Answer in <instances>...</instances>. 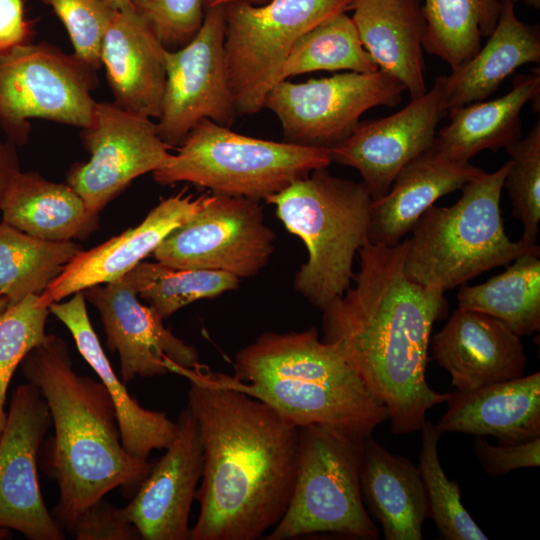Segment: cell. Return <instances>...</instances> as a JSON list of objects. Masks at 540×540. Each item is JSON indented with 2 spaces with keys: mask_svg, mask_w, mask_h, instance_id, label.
<instances>
[{
  "mask_svg": "<svg viewBox=\"0 0 540 540\" xmlns=\"http://www.w3.org/2000/svg\"><path fill=\"white\" fill-rule=\"evenodd\" d=\"M203 447L200 503L190 540H256L284 515L294 488L299 428L201 364L177 370Z\"/></svg>",
  "mask_w": 540,
  "mask_h": 540,
  "instance_id": "obj_1",
  "label": "cell"
},
{
  "mask_svg": "<svg viewBox=\"0 0 540 540\" xmlns=\"http://www.w3.org/2000/svg\"><path fill=\"white\" fill-rule=\"evenodd\" d=\"M407 246L408 238L393 246L366 242L355 286L322 310V340L387 408L394 434L420 431L427 411L450 396L426 381L432 327L448 304L444 292L407 277Z\"/></svg>",
  "mask_w": 540,
  "mask_h": 540,
  "instance_id": "obj_2",
  "label": "cell"
},
{
  "mask_svg": "<svg viewBox=\"0 0 540 540\" xmlns=\"http://www.w3.org/2000/svg\"><path fill=\"white\" fill-rule=\"evenodd\" d=\"M20 365L53 422L50 465L59 489L54 513L71 531L79 515L108 492L118 487L136 492L154 462L124 449L110 395L101 382L73 369L63 338L47 334Z\"/></svg>",
  "mask_w": 540,
  "mask_h": 540,
  "instance_id": "obj_3",
  "label": "cell"
},
{
  "mask_svg": "<svg viewBox=\"0 0 540 540\" xmlns=\"http://www.w3.org/2000/svg\"><path fill=\"white\" fill-rule=\"evenodd\" d=\"M232 378L238 389L298 428L318 424L365 439L389 416L315 327L261 334L236 353Z\"/></svg>",
  "mask_w": 540,
  "mask_h": 540,
  "instance_id": "obj_4",
  "label": "cell"
},
{
  "mask_svg": "<svg viewBox=\"0 0 540 540\" xmlns=\"http://www.w3.org/2000/svg\"><path fill=\"white\" fill-rule=\"evenodd\" d=\"M265 201L307 249L308 258L294 276L295 291L323 310L350 287L355 255L368 242L369 190L363 182L320 168Z\"/></svg>",
  "mask_w": 540,
  "mask_h": 540,
  "instance_id": "obj_5",
  "label": "cell"
},
{
  "mask_svg": "<svg viewBox=\"0 0 540 540\" xmlns=\"http://www.w3.org/2000/svg\"><path fill=\"white\" fill-rule=\"evenodd\" d=\"M505 162L465 184L451 206H431L411 230L404 270L407 277L442 292L465 284L519 256L540 252L537 244L512 241L500 211Z\"/></svg>",
  "mask_w": 540,
  "mask_h": 540,
  "instance_id": "obj_6",
  "label": "cell"
},
{
  "mask_svg": "<svg viewBox=\"0 0 540 540\" xmlns=\"http://www.w3.org/2000/svg\"><path fill=\"white\" fill-rule=\"evenodd\" d=\"M331 162L327 148L249 137L203 119L152 174L161 185L188 182L260 201Z\"/></svg>",
  "mask_w": 540,
  "mask_h": 540,
  "instance_id": "obj_7",
  "label": "cell"
},
{
  "mask_svg": "<svg viewBox=\"0 0 540 540\" xmlns=\"http://www.w3.org/2000/svg\"><path fill=\"white\" fill-rule=\"evenodd\" d=\"M364 439L312 424L299 427L296 478L288 507L267 540L320 532L362 540L380 532L363 502L360 471Z\"/></svg>",
  "mask_w": 540,
  "mask_h": 540,
  "instance_id": "obj_8",
  "label": "cell"
},
{
  "mask_svg": "<svg viewBox=\"0 0 540 540\" xmlns=\"http://www.w3.org/2000/svg\"><path fill=\"white\" fill-rule=\"evenodd\" d=\"M352 2L269 0L225 5V61L237 115H253L264 108L295 42L326 18L349 10Z\"/></svg>",
  "mask_w": 540,
  "mask_h": 540,
  "instance_id": "obj_9",
  "label": "cell"
},
{
  "mask_svg": "<svg viewBox=\"0 0 540 540\" xmlns=\"http://www.w3.org/2000/svg\"><path fill=\"white\" fill-rule=\"evenodd\" d=\"M97 70L74 54L41 42L0 54V126L15 146L29 140L34 118L84 128L97 101Z\"/></svg>",
  "mask_w": 540,
  "mask_h": 540,
  "instance_id": "obj_10",
  "label": "cell"
},
{
  "mask_svg": "<svg viewBox=\"0 0 540 540\" xmlns=\"http://www.w3.org/2000/svg\"><path fill=\"white\" fill-rule=\"evenodd\" d=\"M404 91L397 79L380 70L348 71L299 83L279 81L264 108L280 121L284 141L330 149L353 132L363 113L397 106Z\"/></svg>",
  "mask_w": 540,
  "mask_h": 540,
  "instance_id": "obj_11",
  "label": "cell"
},
{
  "mask_svg": "<svg viewBox=\"0 0 540 540\" xmlns=\"http://www.w3.org/2000/svg\"><path fill=\"white\" fill-rule=\"evenodd\" d=\"M275 238L259 201L212 194L163 239L153 256L173 268L224 271L244 279L268 264Z\"/></svg>",
  "mask_w": 540,
  "mask_h": 540,
  "instance_id": "obj_12",
  "label": "cell"
},
{
  "mask_svg": "<svg viewBox=\"0 0 540 540\" xmlns=\"http://www.w3.org/2000/svg\"><path fill=\"white\" fill-rule=\"evenodd\" d=\"M224 6L205 10L196 35L166 51V79L158 136L179 146L203 119L231 127L237 115L229 84L225 51Z\"/></svg>",
  "mask_w": 540,
  "mask_h": 540,
  "instance_id": "obj_13",
  "label": "cell"
},
{
  "mask_svg": "<svg viewBox=\"0 0 540 540\" xmlns=\"http://www.w3.org/2000/svg\"><path fill=\"white\" fill-rule=\"evenodd\" d=\"M90 153L87 162L74 163L66 183L98 213L134 179L161 168L172 149L158 136L150 118L130 113L115 103H96L90 124L81 128Z\"/></svg>",
  "mask_w": 540,
  "mask_h": 540,
  "instance_id": "obj_14",
  "label": "cell"
},
{
  "mask_svg": "<svg viewBox=\"0 0 540 540\" xmlns=\"http://www.w3.org/2000/svg\"><path fill=\"white\" fill-rule=\"evenodd\" d=\"M50 422L38 388L29 382L17 386L0 435V528L31 540L65 538L45 505L38 479V451Z\"/></svg>",
  "mask_w": 540,
  "mask_h": 540,
  "instance_id": "obj_15",
  "label": "cell"
},
{
  "mask_svg": "<svg viewBox=\"0 0 540 540\" xmlns=\"http://www.w3.org/2000/svg\"><path fill=\"white\" fill-rule=\"evenodd\" d=\"M446 114L439 83L387 117L359 122L329 149L331 161L356 169L373 201L384 196L398 173L428 150Z\"/></svg>",
  "mask_w": 540,
  "mask_h": 540,
  "instance_id": "obj_16",
  "label": "cell"
},
{
  "mask_svg": "<svg viewBox=\"0 0 540 540\" xmlns=\"http://www.w3.org/2000/svg\"><path fill=\"white\" fill-rule=\"evenodd\" d=\"M83 293L100 315L107 347L119 355L123 381L200 365L197 350L166 328L164 319L151 306L142 304L122 278L89 287Z\"/></svg>",
  "mask_w": 540,
  "mask_h": 540,
  "instance_id": "obj_17",
  "label": "cell"
},
{
  "mask_svg": "<svg viewBox=\"0 0 540 540\" xmlns=\"http://www.w3.org/2000/svg\"><path fill=\"white\" fill-rule=\"evenodd\" d=\"M203 470V447L196 418L187 405L175 421L165 454L154 463L123 517L145 540L190 539L189 515Z\"/></svg>",
  "mask_w": 540,
  "mask_h": 540,
  "instance_id": "obj_18",
  "label": "cell"
},
{
  "mask_svg": "<svg viewBox=\"0 0 540 540\" xmlns=\"http://www.w3.org/2000/svg\"><path fill=\"white\" fill-rule=\"evenodd\" d=\"M430 344L434 360L451 375L456 391L524 375L527 358L520 337L484 313L458 307Z\"/></svg>",
  "mask_w": 540,
  "mask_h": 540,
  "instance_id": "obj_19",
  "label": "cell"
},
{
  "mask_svg": "<svg viewBox=\"0 0 540 540\" xmlns=\"http://www.w3.org/2000/svg\"><path fill=\"white\" fill-rule=\"evenodd\" d=\"M207 199V194L194 198L181 192L162 200L136 227L76 254L40 294L41 301L49 306L78 291L123 278Z\"/></svg>",
  "mask_w": 540,
  "mask_h": 540,
  "instance_id": "obj_20",
  "label": "cell"
},
{
  "mask_svg": "<svg viewBox=\"0 0 540 540\" xmlns=\"http://www.w3.org/2000/svg\"><path fill=\"white\" fill-rule=\"evenodd\" d=\"M166 51L133 4L118 9L100 50L113 103L135 115L158 119L166 79Z\"/></svg>",
  "mask_w": 540,
  "mask_h": 540,
  "instance_id": "obj_21",
  "label": "cell"
},
{
  "mask_svg": "<svg viewBox=\"0 0 540 540\" xmlns=\"http://www.w3.org/2000/svg\"><path fill=\"white\" fill-rule=\"evenodd\" d=\"M441 433L493 436L512 444L540 437V373L450 393Z\"/></svg>",
  "mask_w": 540,
  "mask_h": 540,
  "instance_id": "obj_22",
  "label": "cell"
},
{
  "mask_svg": "<svg viewBox=\"0 0 540 540\" xmlns=\"http://www.w3.org/2000/svg\"><path fill=\"white\" fill-rule=\"evenodd\" d=\"M48 307L50 313L70 331L80 354L110 395L124 449L140 459H148L153 450L166 449L173 439L175 422L163 412L142 407L129 394L124 382L114 372L90 322L83 291Z\"/></svg>",
  "mask_w": 540,
  "mask_h": 540,
  "instance_id": "obj_23",
  "label": "cell"
},
{
  "mask_svg": "<svg viewBox=\"0 0 540 540\" xmlns=\"http://www.w3.org/2000/svg\"><path fill=\"white\" fill-rule=\"evenodd\" d=\"M484 172L469 161L445 159L430 147L398 173L384 196L372 202L368 242L400 243L439 198Z\"/></svg>",
  "mask_w": 540,
  "mask_h": 540,
  "instance_id": "obj_24",
  "label": "cell"
},
{
  "mask_svg": "<svg viewBox=\"0 0 540 540\" xmlns=\"http://www.w3.org/2000/svg\"><path fill=\"white\" fill-rule=\"evenodd\" d=\"M352 20L378 70L397 79L411 99L427 91L419 0H353Z\"/></svg>",
  "mask_w": 540,
  "mask_h": 540,
  "instance_id": "obj_25",
  "label": "cell"
},
{
  "mask_svg": "<svg viewBox=\"0 0 540 540\" xmlns=\"http://www.w3.org/2000/svg\"><path fill=\"white\" fill-rule=\"evenodd\" d=\"M488 37L469 60L449 75L436 78L446 113L485 100L517 68L540 61L539 29L517 17L513 2H502L497 24Z\"/></svg>",
  "mask_w": 540,
  "mask_h": 540,
  "instance_id": "obj_26",
  "label": "cell"
},
{
  "mask_svg": "<svg viewBox=\"0 0 540 540\" xmlns=\"http://www.w3.org/2000/svg\"><path fill=\"white\" fill-rule=\"evenodd\" d=\"M362 497L386 540H421L428 503L419 468L368 436L360 471Z\"/></svg>",
  "mask_w": 540,
  "mask_h": 540,
  "instance_id": "obj_27",
  "label": "cell"
},
{
  "mask_svg": "<svg viewBox=\"0 0 540 540\" xmlns=\"http://www.w3.org/2000/svg\"><path fill=\"white\" fill-rule=\"evenodd\" d=\"M540 70L518 75L499 98L453 108L450 122L436 133L431 148L441 157L467 162L483 150L497 151L521 138L520 113L526 103L539 107Z\"/></svg>",
  "mask_w": 540,
  "mask_h": 540,
  "instance_id": "obj_28",
  "label": "cell"
},
{
  "mask_svg": "<svg viewBox=\"0 0 540 540\" xmlns=\"http://www.w3.org/2000/svg\"><path fill=\"white\" fill-rule=\"evenodd\" d=\"M2 221L40 239L86 240L99 227V214L90 211L67 183H56L37 172L19 171L0 203Z\"/></svg>",
  "mask_w": 540,
  "mask_h": 540,
  "instance_id": "obj_29",
  "label": "cell"
},
{
  "mask_svg": "<svg viewBox=\"0 0 540 540\" xmlns=\"http://www.w3.org/2000/svg\"><path fill=\"white\" fill-rule=\"evenodd\" d=\"M540 252L523 254L486 282L462 285L458 306L492 316L519 337L540 328Z\"/></svg>",
  "mask_w": 540,
  "mask_h": 540,
  "instance_id": "obj_30",
  "label": "cell"
},
{
  "mask_svg": "<svg viewBox=\"0 0 540 540\" xmlns=\"http://www.w3.org/2000/svg\"><path fill=\"white\" fill-rule=\"evenodd\" d=\"M499 0H425L423 49L439 57L451 70L481 48V40L494 30Z\"/></svg>",
  "mask_w": 540,
  "mask_h": 540,
  "instance_id": "obj_31",
  "label": "cell"
},
{
  "mask_svg": "<svg viewBox=\"0 0 540 540\" xmlns=\"http://www.w3.org/2000/svg\"><path fill=\"white\" fill-rule=\"evenodd\" d=\"M74 241H49L0 223V294L10 304L40 295L81 251Z\"/></svg>",
  "mask_w": 540,
  "mask_h": 540,
  "instance_id": "obj_32",
  "label": "cell"
},
{
  "mask_svg": "<svg viewBox=\"0 0 540 540\" xmlns=\"http://www.w3.org/2000/svg\"><path fill=\"white\" fill-rule=\"evenodd\" d=\"M122 279L163 319L197 300L236 290L241 280L224 271L177 269L158 261H141Z\"/></svg>",
  "mask_w": 540,
  "mask_h": 540,
  "instance_id": "obj_33",
  "label": "cell"
},
{
  "mask_svg": "<svg viewBox=\"0 0 540 540\" xmlns=\"http://www.w3.org/2000/svg\"><path fill=\"white\" fill-rule=\"evenodd\" d=\"M338 70L362 73L378 70L346 12L326 18L295 42L280 81L308 72Z\"/></svg>",
  "mask_w": 540,
  "mask_h": 540,
  "instance_id": "obj_34",
  "label": "cell"
},
{
  "mask_svg": "<svg viewBox=\"0 0 540 540\" xmlns=\"http://www.w3.org/2000/svg\"><path fill=\"white\" fill-rule=\"evenodd\" d=\"M419 471L424 484L428 517L434 521L441 537L446 540H487L461 502L460 486L446 476L438 456L442 434L437 425L425 420L421 429Z\"/></svg>",
  "mask_w": 540,
  "mask_h": 540,
  "instance_id": "obj_35",
  "label": "cell"
},
{
  "mask_svg": "<svg viewBox=\"0 0 540 540\" xmlns=\"http://www.w3.org/2000/svg\"><path fill=\"white\" fill-rule=\"evenodd\" d=\"M49 313L40 295L33 294L9 304L0 314V435L7 416L5 402L10 381L25 356L45 340Z\"/></svg>",
  "mask_w": 540,
  "mask_h": 540,
  "instance_id": "obj_36",
  "label": "cell"
},
{
  "mask_svg": "<svg viewBox=\"0 0 540 540\" xmlns=\"http://www.w3.org/2000/svg\"><path fill=\"white\" fill-rule=\"evenodd\" d=\"M505 149L510 159L503 188L511 200L512 216L523 225L520 240L535 245L540 223V122Z\"/></svg>",
  "mask_w": 540,
  "mask_h": 540,
  "instance_id": "obj_37",
  "label": "cell"
},
{
  "mask_svg": "<svg viewBox=\"0 0 540 540\" xmlns=\"http://www.w3.org/2000/svg\"><path fill=\"white\" fill-rule=\"evenodd\" d=\"M40 1L50 6L63 23L73 54L98 71L102 40L118 9L103 0Z\"/></svg>",
  "mask_w": 540,
  "mask_h": 540,
  "instance_id": "obj_38",
  "label": "cell"
},
{
  "mask_svg": "<svg viewBox=\"0 0 540 540\" xmlns=\"http://www.w3.org/2000/svg\"><path fill=\"white\" fill-rule=\"evenodd\" d=\"M133 5L167 50L186 45L205 15L203 0H134Z\"/></svg>",
  "mask_w": 540,
  "mask_h": 540,
  "instance_id": "obj_39",
  "label": "cell"
},
{
  "mask_svg": "<svg viewBox=\"0 0 540 540\" xmlns=\"http://www.w3.org/2000/svg\"><path fill=\"white\" fill-rule=\"evenodd\" d=\"M77 540H137L141 536L121 508L103 499L87 507L70 531Z\"/></svg>",
  "mask_w": 540,
  "mask_h": 540,
  "instance_id": "obj_40",
  "label": "cell"
},
{
  "mask_svg": "<svg viewBox=\"0 0 540 540\" xmlns=\"http://www.w3.org/2000/svg\"><path fill=\"white\" fill-rule=\"evenodd\" d=\"M473 451L485 473L491 476L540 465V437L519 443L493 445L478 436L473 442Z\"/></svg>",
  "mask_w": 540,
  "mask_h": 540,
  "instance_id": "obj_41",
  "label": "cell"
},
{
  "mask_svg": "<svg viewBox=\"0 0 540 540\" xmlns=\"http://www.w3.org/2000/svg\"><path fill=\"white\" fill-rule=\"evenodd\" d=\"M32 24L25 16L24 0H0V54L30 42Z\"/></svg>",
  "mask_w": 540,
  "mask_h": 540,
  "instance_id": "obj_42",
  "label": "cell"
},
{
  "mask_svg": "<svg viewBox=\"0 0 540 540\" xmlns=\"http://www.w3.org/2000/svg\"><path fill=\"white\" fill-rule=\"evenodd\" d=\"M20 163L16 146L10 142L0 140V203L12 178L19 172Z\"/></svg>",
  "mask_w": 540,
  "mask_h": 540,
  "instance_id": "obj_43",
  "label": "cell"
},
{
  "mask_svg": "<svg viewBox=\"0 0 540 540\" xmlns=\"http://www.w3.org/2000/svg\"><path fill=\"white\" fill-rule=\"evenodd\" d=\"M248 1L254 4H263L269 0H203L204 9H210L219 6H225L235 2Z\"/></svg>",
  "mask_w": 540,
  "mask_h": 540,
  "instance_id": "obj_44",
  "label": "cell"
},
{
  "mask_svg": "<svg viewBox=\"0 0 540 540\" xmlns=\"http://www.w3.org/2000/svg\"><path fill=\"white\" fill-rule=\"evenodd\" d=\"M113 6L116 9H121L123 7H126L128 5L133 4L134 0H103Z\"/></svg>",
  "mask_w": 540,
  "mask_h": 540,
  "instance_id": "obj_45",
  "label": "cell"
},
{
  "mask_svg": "<svg viewBox=\"0 0 540 540\" xmlns=\"http://www.w3.org/2000/svg\"><path fill=\"white\" fill-rule=\"evenodd\" d=\"M500 2L510 1V2H522L528 6H531L533 8H539L540 7V0H499Z\"/></svg>",
  "mask_w": 540,
  "mask_h": 540,
  "instance_id": "obj_46",
  "label": "cell"
},
{
  "mask_svg": "<svg viewBox=\"0 0 540 540\" xmlns=\"http://www.w3.org/2000/svg\"><path fill=\"white\" fill-rule=\"evenodd\" d=\"M9 301L0 294V314L9 306Z\"/></svg>",
  "mask_w": 540,
  "mask_h": 540,
  "instance_id": "obj_47",
  "label": "cell"
}]
</instances>
